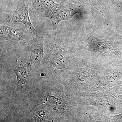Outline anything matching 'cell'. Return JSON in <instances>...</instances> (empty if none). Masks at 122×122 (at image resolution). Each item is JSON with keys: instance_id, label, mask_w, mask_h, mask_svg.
Segmentation results:
<instances>
[{"instance_id": "6da1fadb", "label": "cell", "mask_w": 122, "mask_h": 122, "mask_svg": "<svg viewBox=\"0 0 122 122\" xmlns=\"http://www.w3.org/2000/svg\"><path fill=\"white\" fill-rule=\"evenodd\" d=\"M46 39V44L49 49L50 63L55 69H64L68 63V57L62 39L54 31V33Z\"/></svg>"}, {"instance_id": "7a4b0ae2", "label": "cell", "mask_w": 122, "mask_h": 122, "mask_svg": "<svg viewBox=\"0 0 122 122\" xmlns=\"http://www.w3.org/2000/svg\"><path fill=\"white\" fill-rule=\"evenodd\" d=\"M34 35L30 30L25 28H15L0 25V39L9 42L14 45L23 46L27 44Z\"/></svg>"}, {"instance_id": "3957f363", "label": "cell", "mask_w": 122, "mask_h": 122, "mask_svg": "<svg viewBox=\"0 0 122 122\" xmlns=\"http://www.w3.org/2000/svg\"><path fill=\"white\" fill-rule=\"evenodd\" d=\"M81 11L78 5L73 0H66L62 2L55 13L49 18L53 31H56L59 22L69 20Z\"/></svg>"}, {"instance_id": "277c9868", "label": "cell", "mask_w": 122, "mask_h": 122, "mask_svg": "<svg viewBox=\"0 0 122 122\" xmlns=\"http://www.w3.org/2000/svg\"><path fill=\"white\" fill-rule=\"evenodd\" d=\"M29 4L25 1H19L16 9L12 13L11 20L24 24L25 27L31 31L35 36L43 37L33 26L30 21L29 14Z\"/></svg>"}, {"instance_id": "5b68a950", "label": "cell", "mask_w": 122, "mask_h": 122, "mask_svg": "<svg viewBox=\"0 0 122 122\" xmlns=\"http://www.w3.org/2000/svg\"><path fill=\"white\" fill-rule=\"evenodd\" d=\"M112 39L110 36L107 37L103 39H97L94 36L91 32L87 30L83 38L78 42V44L79 45H83L86 48L102 52L104 50L109 51L111 48H114Z\"/></svg>"}, {"instance_id": "8992f818", "label": "cell", "mask_w": 122, "mask_h": 122, "mask_svg": "<svg viewBox=\"0 0 122 122\" xmlns=\"http://www.w3.org/2000/svg\"><path fill=\"white\" fill-rule=\"evenodd\" d=\"M34 13L41 17L49 18L59 5L54 0H30L29 2Z\"/></svg>"}, {"instance_id": "52a82bcc", "label": "cell", "mask_w": 122, "mask_h": 122, "mask_svg": "<svg viewBox=\"0 0 122 122\" xmlns=\"http://www.w3.org/2000/svg\"><path fill=\"white\" fill-rule=\"evenodd\" d=\"M43 37L35 36L27 43L30 61L35 66L39 65L44 56Z\"/></svg>"}, {"instance_id": "ba28073f", "label": "cell", "mask_w": 122, "mask_h": 122, "mask_svg": "<svg viewBox=\"0 0 122 122\" xmlns=\"http://www.w3.org/2000/svg\"><path fill=\"white\" fill-rule=\"evenodd\" d=\"M28 68L20 64L13 69L17 79L16 91L20 94H25L30 91Z\"/></svg>"}, {"instance_id": "9c48e42d", "label": "cell", "mask_w": 122, "mask_h": 122, "mask_svg": "<svg viewBox=\"0 0 122 122\" xmlns=\"http://www.w3.org/2000/svg\"><path fill=\"white\" fill-rule=\"evenodd\" d=\"M33 117L34 118V120H35V122H50V121L49 120H45V119H43L41 118H39L38 116L34 114L33 113L32 114Z\"/></svg>"}, {"instance_id": "30bf717a", "label": "cell", "mask_w": 122, "mask_h": 122, "mask_svg": "<svg viewBox=\"0 0 122 122\" xmlns=\"http://www.w3.org/2000/svg\"><path fill=\"white\" fill-rule=\"evenodd\" d=\"M82 1H86L87 3H91L92 2V1H94V0H80Z\"/></svg>"}, {"instance_id": "8fae6325", "label": "cell", "mask_w": 122, "mask_h": 122, "mask_svg": "<svg viewBox=\"0 0 122 122\" xmlns=\"http://www.w3.org/2000/svg\"><path fill=\"white\" fill-rule=\"evenodd\" d=\"M24 0L26 1H28V2H29L30 0Z\"/></svg>"}]
</instances>
